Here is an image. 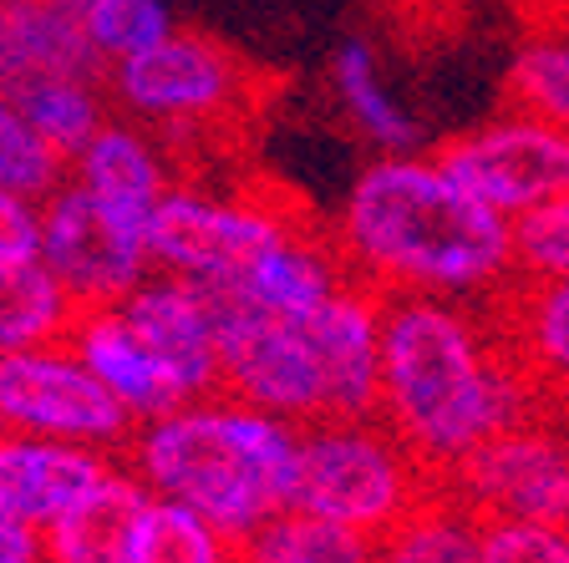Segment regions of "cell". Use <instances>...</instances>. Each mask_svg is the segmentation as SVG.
<instances>
[{"mask_svg": "<svg viewBox=\"0 0 569 563\" xmlns=\"http://www.w3.org/2000/svg\"><path fill=\"white\" fill-rule=\"evenodd\" d=\"M0 432H26L122 458L138 426L82 365V355L57 341L0 355Z\"/></svg>", "mask_w": 569, "mask_h": 563, "instance_id": "8", "label": "cell"}, {"mask_svg": "<svg viewBox=\"0 0 569 563\" xmlns=\"http://www.w3.org/2000/svg\"><path fill=\"white\" fill-rule=\"evenodd\" d=\"M11 97L21 107L26 128L47 142L61 163H71L97 138V128L112 118V97H107L102 77H41V82L16 87Z\"/></svg>", "mask_w": 569, "mask_h": 563, "instance_id": "24", "label": "cell"}, {"mask_svg": "<svg viewBox=\"0 0 569 563\" xmlns=\"http://www.w3.org/2000/svg\"><path fill=\"white\" fill-rule=\"evenodd\" d=\"M142 503H148V487L128 472V462H118L71 513L36 533L41 563H128Z\"/></svg>", "mask_w": 569, "mask_h": 563, "instance_id": "20", "label": "cell"}, {"mask_svg": "<svg viewBox=\"0 0 569 563\" xmlns=\"http://www.w3.org/2000/svg\"><path fill=\"white\" fill-rule=\"evenodd\" d=\"M41 77H102L82 21L61 0H0V87L16 92Z\"/></svg>", "mask_w": 569, "mask_h": 563, "instance_id": "19", "label": "cell"}, {"mask_svg": "<svg viewBox=\"0 0 569 563\" xmlns=\"http://www.w3.org/2000/svg\"><path fill=\"white\" fill-rule=\"evenodd\" d=\"M381 310L387 300L367 284L346 280L341 290L306 320L316 355L326 365L331 416H377L381 396Z\"/></svg>", "mask_w": 569, "mask_h": 563, "instance_id": "15", "label": "cell"}, {"mask_svg": "<svg viewBox=\"0 0 569 563\" xmlns=\"http://www.w3.org/2000/svg\"><path fill=\"white\" fill-rule=\"evenodd\" d=\"M67 345L82 355V365L102 381L107 396L128 411L132 426L158 422V416H168V411L189 406V401L178 396L173 375L163 371V361L138 341V330L122 320L118 305L82 310L77 325H71V335H67Z\"/></svg>", "mask_w": 569, "mask_h": 563, "instance_id": "17", "label": "cell"}, {"mask_svg": "<svg viewBox=\"0 0 569 563\" xmlns=\"http://www.w3.org/2000/svg\"><path fill=\"white\" fill-rule=\"evenodd\" d=\"M61 178H67V163L26 128L16 97L0 87V188H11V193H26V199L41 203Z\"/></svg>", "mask_w": 569, "mask_h": 563, "instance_id": "29", "label": "cell"}, {"mask_svg": "<svg viewBox=\"0 0 569 563\" xmlns=\"http://www.w3.org/2000/svg\"><path fill=\"white\" fill-rule=\"evenodd\" d=\"M341 284H346V270H341V259H336L331 239H326V223L306 219L300 229L274 239L270 249H260L224 290H213V294H224V300L249 305V310H264V315H280V320H310Z\"/></svg>", "mask_w": 569, "mask_h": 563, "instance_id": "16", "label": "cell"}, {"mask_svg": "<svg viewBox=\"0 0 569 563\" xmlns=\"http://www.w3.org/2000/svg\"><path fill=\"white\" fill-rule=\"evenodd\" d=\"M478 563H569V533L565 529H539V523L488 517Z\"/></svg>", "mask_w": 569, "mask_h": 563, "instance_id": "31", "label": "cell"}, {"mask_svg": "<svg viewBox=\"0 0 569 563\" xmlns=\"http://www.w3.org/2000/svg\"><path fill=\"white\" fill-rule=\"evenodd\" d=\"M306 213L280 193L224 188L199 173H183L148 219V254L158 274H178L203 290H224L249 259L300 229Z\"/></svg>", "mask_w": 569, "mask_h": 563, "instance_id": "6", "label": "cell"}, {"mask_svg": "<svg viewBox=\"0 0 569 563\" xmlns=\"http://www.w3.org/2000/svg\"><path fill=\"white\" fill-rule=\"evenodd\" d=\"M61 6H71V11H77V6H82V0H61Z\"/></svg>", "mask_w": 569, "mask_h": 563, "instance_id": "34", "label": "cell"}, {"mask_svg": "<svg viewBox=\"0 0 569 563\" xmlns=\"http://www.w3.org/2000/svg\"><path fill=\"white\" fill-rule=\"evenodd\" d=\"M300 436L306 426L219 391L142 422L122 462L148 497H168L244 543L264 517L296 503Z\"/></svg>", "mask_w": 569, "mask_h": 563, "instance_id": "3", "label": "cell"}, {"mask_svg": "<svg viewBox=\"0 0 569 563\" xmlns=\"http://www.w3.org/2000/svg\"><path fill=\"white\" fill-rule=\"evenodd\" d=\"M128 563H244V553L209 517L168 503V497H148L138 529H132Z\"/></svg>", "mask_w": 569, "mask_h": 563, "instance_id": "26", "label": "cell"}, {"mask_svg": "<svg viewBox=\"0 0 569 563\" xmlns=\"http://www.w3.org/2000/svg\"><path fill=\"white\" fill-rule=\"evenodd\" d=\"M448 487L483 517L569 533V422L539 411L462 462Z\"/></svg>", "mask_w": 569, "mask_h": 563, "instance_id": "11", "label": "cell"}, {"mask_svg": "<svg viewBox=\"0 0 569 563\" xmlns=\"http://www.w3.org/2000/svg\"><path fill=\"white\" fill-rule=\"evenodd\" d=\"M41 254V203L0 188V264H21Z\"/></svg>", "mask_w": 569, "mask_h": 563, "instance_id": "32", "label": "cell"}, {"mask_svg": "<svg viewBox=\"0 0 569 563\" xmlns=\"http://www.w3.org/2000/svg\"><path fill=\"white\" fill-rule=\"evenodd\" d=\"M77 315H82L77 300L61 290L41 259L0 264V355L67 341Z\"/></svg>", "mask_w": 569, "mask_h": 563, "instance_id": "23", "label": "cell"}, {"mask_svg": "<svg viewBox=\"0 0 569 563\" xmlns=\"http://www.w3.org/2000/svg\"><path fill=\"white\" fill-rule=\"evenodd\" d=\"M41 264L77 300V310L122 305L148 274V223L97 203L87 188L61 178L41 199Z\"/></svg>", "mask_w": 569, "mask_h": 563, "instance_id": "10", "label": "cell"}, {"mask_svg": "<svg viewBox=\"0 0 569 563\" xmlns=\"http://www.w3.org/2000/svg\"><path fill=\"white\" fill-rule=\"evenodd\" d=\"M432 163L503 219L569 199V132L519 107H503L432 148Z\"/></svg>", "mask_w": 569, "mask_h": 563, "instance_id": "7", "label": "cell"}, {"mask_svg": "<svg viewBox=\"0 0 569 563\" xmlns=\"http://www.w3.org/2000/svg\"><path fill=\"white\" fill-rule=\"evenodd\" d=\"M67 178L77 188H87L97 203L148 223L153 209L163 203V193L183 178V163H178L173 148H168L158 132H148L112 112V118L97 128V138L67 163Z\"/></svg>", "mask_w": 569, "mask_h": 563, "instance_id": "14", "label": "cell"}, {"mask_svg": "<svg viewBox=\"0 0 569 563\" xmlns=\"http://www.w3.org/2000/svg\"><path fill=\"white\" fill-rule=\"evenodd\" d=\"M493 320L539 406L569 422V284L513 280V290L493 305Z\"/></svg>", "mask_w": 569, "mask_h": 563, "instance_id": "18", "label": "cell"}, {"mask_svg": "<svg viewBox=\"0 0 569 563\" xmlns=\"http://www.w3.org/2000/svg\"><path fill=\"white\" fill-rule=\"evenodd\" d=\"M351 284L381 300H462L498 305L519 280L513 223L462 193L432 153L371 158L326 219Z\"/></svg>", "mask_w": 569, "mask_h": 563, "instance_id": "1", "label": "cell"}, {"mask_svg": "<svg viewBox=\"0 0 569 563\" xmlns=\"http://www.w3.org/2000/svg\"><path fill=\"white\" fill-rule=\"evenodd\" d=\"M513 264L519 280L569 284V199L513 219Z\"/></svg>", "mask_w": 569, "mask_h": 563, "instance_id": "30", "label": "cell"}, {"mask_svg": "<svg viewBox=\"0 0 569 563\" xmlns=\"http://www.w3.org/2000/svg\"><path fill=\"white\" fill-rule=\"evenodd\" d=\"M539 411L545 406L513 361L493 305L422 294L387 300L377 416L438 482Z\"/></svg>", "mask_w": 569, "mask_h": 563, "instance_id": "2", "label": "cell"}, {"mask_svg": "<svg viewBox=\"0 0 569 563\" xmlns=\"http://www.w3.org/2000/svg\"><path fill=\"white\" fill-rule=\"evenodd\" d=\"M0 563H41V539L0 507Z\"/></svg>", "mask_w": 569, "mask_h": 563, "instance_id": "33", "label": "cell"}, {"mask_svg": "<svg viewBox=\"0 0 569 563\" xmlns=\"http://www.w3.org/2000/svg\"><path fill=\"white\" fill-rule=\"evenodd\" d=\"M244 563H377V543L306 507H280L239 543Z\"/></svg>", "mask_w": 569, "mask_h": 563, "instance_id": "25", "label": "cell"}, {"mask_svg": "<svg viewBox=\"0 0 569 563\" xmlns=\"http://www.w3.org/2000/svg\"><path fill=\"white\" fill-rule=\"evenodd\" d=\"M112 112L138 128L158 132L178 163L203 153L219 132L239 128L254 102V71L239 51L203 31L178 26L168 41L138 51L102 71Z\"/></svg>", "mask_w": 569, "mask_h": 563, "instance_id": "4", "label": "cell"}, {"mask_svg": "<svg viewBox=\"0 0 569 563\" xmlns=\"http://www.w3.org/2000/svg\"><path fill=\"white\" fill-rule=\"evenodd\" d=\"M331 92L341 102L346 122L377 158H397V153H422V122L402 97L387 87L381 77L377 47L367 36H346L341 47L331 51Z\"/></svg>", "mask_w": 569, "mask_h": 563, "instance_id": "21", "label": "cell"}, {"mask_svg": "<svg viewBox=\"0 0 569 563\" xmlns=\"http://www.w3.org/2000/svg\"><path fill=\"white\" fill-rule=\"evenodd\" d=\"M213 305H219V391L224 396L296 426L331 416L326 365L306 320L264 315V310L234 305L224 294H213Z\"/></svg>", "mask_w": 569, "mask_h": 563, "instance_id": "9", "label": "cell"}, {"mask_svg": "<svg viewBox=\"0 0 569 563\" xmlns=\"http://www.w3.org/2000/svg\"><path fill=\"white\" fill-rule=\"evenodd\" d=\"M118 462L122 458H107V452H92V446L0 432V507L21 529L41 533L61 513H71L82 503Z\"/></svg>", "mask_w": 569, "mask_h": 563, "instance_id": "13", "label": "cell"}, {"mask_svg": "<svg viewBox=\"0 0 569 563\" xmlns=\"http://www.w3.org/2000/svg\"><path fill=\"white\" fill-rule=\"evenodd\" d=\"M488 517L438 482L412 513L377 539V563H478Z\"/></svg>", "mask_w": 569, "mask_h": 563, "instance_id": "22", "label": "cell"}, {"mask_svg": "<svg viewBox=\"0 0 569 563\" xmlns=\"http://www.w3.org/2000/svg\"><path fill=\"white\" fill-rule=\"evenodd\" d=\"M432 487L438 477L381 416H326L300 436L296 507L367 533L371 543L397 529Z\"/></svg>", "mask_w": 569, "mask_h": 563, "instance_id": "5", "label": "cell"}, {"mask_svg": "<svg viewBox=\"0 0 569 563\" xmlns=\"http://www.w3.org/2000/svg\"><path fill=\"white\" fill-rule=\"evenodd\" d=\"M118 310L138 330V341L163 361L178 396H219V305H213V290L153 270Z\"/></svg>", "mask_w": 569, "mask_h": 563, "instance_id": "12", "label": "cell"}, {"mask_svg": "<svg viewBox=\"0 0 569 563\" xmlns=\"http://www.w3.org/2000/svg\"><path fill=\"white\" fill-rule=\"evenodd\" d=\"M77 21H82V36L92 57L102 61V71L158 47V41H168L178 31L168 0H82Z\"/></svg>", "mask_w": 569, "mask_h": 563, "instance_id": "28", "label": "cell"}, {"mask_svg": "<svg viewBox=\"0 0 569 563\" xmlns=\"http://www.w3.org/2000/svg\"><path fill=\"white\" fill-rule=\"evenodd\" d=\"M503 107L569 132V36H529L503 71Z\"/></svg>", "mask_w": 569, "mask_h": 563, "instance_id": "27", "label": "cell"}]
</instances>
